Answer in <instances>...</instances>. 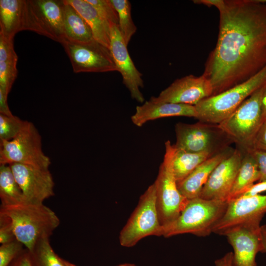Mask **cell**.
<instances>
[{
    "label": "cell",
    "mask_w": 266,
    "mask_h": 266,
    "mask_svg": "<svg viewBox=\"0 0 266 266\" xmlns=\"http://www.w3.org/2000/svg\"><path fill=\"white\" fill-rule=\"evenodd\" d=\"M265 85L253 93L233 114L218 124L242 151L251 147L263 123L262 100Z\"/></svg>",
    "instance_id": "cell-5"
},
{
    "label": "cell",
    "mask_w": 266,
    "mask_h": 266,
    "mask_svg": "<svg viewBox=\"0 0 266 266\" xmlns=\"http://www.w3.org/2000/svg\"><path fill=\"white\" fill-rule=\"evenodd\" d=\"M265 191H266V181H261L256 184H254L239 197L255 196Z\"/></svg>",
    "instance_id": "cell-36"
},
{
    "label": "cell",
    "mask_w": 266,
    "mask_h": 266,
    "mask_svg": "<svg viewBox=\"0 0 266 266\" xmlns=\"http://www.w3.org/2000/svg\"><path fill=\"white\" fill-rule=\"evenodd\" d=\"M12 164L49 168L50 159L44 153L41 137L31 122L26 120L21 132L12 140L0 141V165Z\"/></svg>",
    "instance_id": "cell-6"
},
{
    "label": "cell",
    "mask_w": 266,
    "mask_h": 266,
    "mask_svg": "<svg viewBox=\"0 0 266 266\" xmlns=\"http://www.w3.org/2000/svg\"><path fill=\"white\" fill-rule=\"evenodd\" d=\"M262 2L266 3V0H260Z\"/></svg>",
    "instance_id": "cell-44"
},
{
    "label": "cell",
    "mask_w": 266,
    "mask_h": 266,
    "mask_svg": "<svg viewBox=\"0 0 266 266\" xmlns=\"http://www.w3.org/2000/svg\"><path fill=\"white\" fill-rule=\"evenodd\" d=\"M175 116L197 117L195 105L167 102H154L146 101L142 105L136 107L132 116V122L140 127L148 121Z\"/></svg>",
    "instance_id": "cell-18"
},
{
    "label": "cell",
    "mask_w": 266,
    "mask_h": 266,
    "mask_svg": "<svg viewBox=\"0 0 266 266\" xmlns=\"http://www.w3.org/2000/svg\"><path fill=\"white\" fill-rule=\"evenodd\" d=\"M7 97L5 96L0 92V114L7 116L13 115L8 107Z\"/></svg>",
    "instance_id": "cell-38"
},
{
    "label": "cell",
    "mask_w": 266,
    "mask_h": 266,
    "mask_svg": "<svg viewBox=\"0 0 266 266\" xmlns=\"http://www.w3.org/2000/svg\"><path fill=\"white\" fill-rule=\"evenodd\" d=\"M250 148L260 149L266 151V119L263 122L255 136Z\"/></svg>",
    "instance_id": "cell-34"
},
{
    "label": "cell",
    "mask_w": 266,
    "mask_h": 266,
    "mask_svg": "<svg viewBox=\"0 0 266 266\" xmlns=\"http://www.w3.org/2000/svg\"><path fill=\"white\" fill-rule=\"evenodd\" d=\"M24 246L17 239L1 244L0 247V266H9L23 251Z\"/></svg>",
    "instance_id": "cell-31"
},
{
    "label": "cell",
    "mask_w": 266,
    "mask_h": 266,
    "mask_svg": "<svg viewBox=\"0 0 266 266\" xmlns=\"http://www.w3.org/2000/svg\"><path fill=\"white\" fill-rule=\"evenodd\" d=\"M0 199L2 206L24 201L22 192L8 165H0Z\"/></svg>",
    "instance_id": "cell-25"
},
{
    "label": "cell",
    "mask_w": 266,
    "mask_h": 266,
    "mask_svg": "<svg viewBox=\"0 0 266 266\" xmlns=\"http://www.w3.org/2000/svg\"><path fill=\"white\" fill-rule=\"evenodd\" d=\"M212 94L211 82L204 75H189L176 79L157 97H152L150 100L196 105Z\"/></svg>",
    "instance_id": "cell-14"
},
{
    "label": "cell",
    "mask_w": 266,
    "mask_h": 266,
    "mask_svg": "<svg viewBox=\"0 0 266 266\" xmlns=\"http://www.w3.org/2000/svg\"><path fill=\"white\" fill-rule=\"evenodd\" d=\"M262 112H263V122L266 119V85L265 86L262 95Z\"/></svg>",
    "instance_id": "cell-41"
},
{
    "label": "cell",
    "mask_w": 266,
    "mask_h": 266,
    "mask_svg": "<svg viewBox=\"0 0 266 266\" xmlns=\"http://www.w3.org/2000/svg\"><path fill=\"white\" fill-rule=\"evenodd\" d=\"M64 1V29L66 40L85 42L94 39L92 31L84 18L66 0Z\"/></svg>",
    "instance_id": "cell-23"
},
{
    "label": "cell",
    "mask_w": 266,
    "mask_h": 266,
    "mask_svg": "<svg viewBox=\"0 0 266 266\" xmlns=\"http://www.w3.org/2000/svg\"><path fill=\"white\" fill-rule=\"evenodd\" d=\"M224 0H195L193 2L196 4H201L207 6H215L217 9L222 5Z\"/></svg>",
    "instance_id": "cell-39"
},
{
    "label": "cell",
    "mask_w": 266,
    "mask_h": 266,
    "mask_svg": "<svg viewBox=\"0 0 266 266\" xmlns=\"http://www.w3.org/2000/svg\"><path fill=\"white\" fill-rule=\"evenodd\" d=\"M62 44L75 73L117 71L109 49L95 39L85 42L66 40Z\"/></svg>",
    "instance_id": "cell-11"
},
{
    "label": "cell",
    "mask_w": 266,
    "mask_h": 266,
    "mask_svg": "<svg viewBox=\"0 0 266 266\" xmlns=\"http://www.w3.org/2000/svg\"><path fill=\"white\" fill-rule=\"evenodd\" d=\"M96 9L102 19L111 27L118 25L117 12L110 0H86Z\"/></svg>",
    "instance_id": "cell-30"
},
{
    "label": "cell",
    "mask_w": 266,
    "mask_h": 266,
    "mask_svg": "<svg viewBox=\"0 0 266 266\" xmlns=\"http://www.w3.org/2000/svg\"><path fill=\"white\" fill-rule=\"evenodd\" d=\"M245 151H247L252 155L257 164L260 174L259 181H266V151L254 148Z\"/></svg>",
    "instance_id": "cell-33"
},
{
    "label": "cell",
    "mask_w": 266,
    "mask_h": 266,
    "mask_svg": "<svg viewBox=\"0 0 266 266\" xmlns=\"http://www.w3.org/2000/svg\"><path fill=\"white\" fill-rule=\"evenodd\" d=\"M34 266H67L52 248L49 238L40 241L30 251Z\"/></svg>",
    "instance_id": "cell-26"
},
{
    "label": "cell",
    "mask_w": 266,
    "mask_h": 266,
    "mask_svg": "<svg viewBox=\"0 0 266 266\" xmlns=\"http://www.w3.org/2000/svg\"><path fill=\"white\" fill-rule=\"evenodd\" d=\"M16 239L9 218L0 214V243L1 244Z\"/></svg>",
    "instance_id": "cell-32"
},
{
    "label": "cell",
    "mask_w": 266,
    "mask_h": 266,
    "mask_svg": "<svg viewBox=\"0 0 266 266\" xmlns=\"http://www.w3.org/2000/svg\"><path fill=\"white\" fill-rule=\"evenodd\" d=\"M166 156L171 165L177 183L188 176L212 155L209 153H193L179 149L168 140L165 142Z\"/></svg>",
    "instance_id": "cell-20"
},
{
    "label": "cell",
    "mask_w": 266,
    "mask_h": 266,
    "mask_svg": "<svg viewBox=\"0 0 266 266\" xmlns=\"http://www.w3.org/2000/svg\"><path fill=\"white\" fill-rule=\"evenodd\" d=\"M162 227L156 205V189L153 183L140 196L137 206L121 231L120 245L131 247L145 237L162 236Z\"/></svg>",
    "instance_id": "cell-8"
},
{
    "label": "cell",
    "mask_w": 266,
    "mask_h": 266,
    "mask_svg": "<svg viewBox=\"0 0 266 266\" xmlns=\"http://www.w3.org/2000/svg\"><path fill=\"white\" fill-rule=\"evenodd\" d=\"M18 59L0 62V92L7 97L17 77Z\"/></svg>",
    "instance_id": "cell-29"
},
{
    "label": "cell",
    "mask_w": 266,
    "mask_h": 266,
    "mask_svg": "<svg viewBox=\"0 0 266 266\" xmlns=\"http://www.w3.org/2000/svg\"><path fill=\"white\" fill-rule=\"evenodd\" d=\"M261 249L260 252L266 253V225L260 228Z\"/></svg>",
    "instance_id": "cell-40"
},
{
    "label": "cell",
    "mask_w": 266,
    "mask_h": 266,
    "mask_svg": "<svg viewBox=\"0 0 266 266\" xmlns=\"http://www.w3.org/2000/svg\"><path fill=\"white\" fill-rule=\"evenodd\" d=\"M25 122L14 115L0 114V141L15 138L24 127Z\"/></svg>",
    "instance_id": "cell-28"
},
{
    "label": "cell",
    "mask_w": 266,
    "mask_h": 266,
    "mask_svg": "<svg viewBox=\"0 0 266 266\" xmlns=\"http://www.w3.org/2000/svg\"><path fill=\"white\" fill-rule=\"evenodd\" d=\"M243 152L241 163L227 201L239 197L260 180V172L255 160L247 151Z\"/></svg>",
    "instance_id": "cell-24"
},
{
    "label": "cell",
    "mask_w": 266,
    "mask_h": 266,
    "mask_svg": "<svg viewBox=\"0 0 266 266\" xmlns=\"http://www.w3.org/2000/svg\"><path fill=\"white\" fill-rule=\"evenodd\" d=\"M233 252H229L215 261V266H233Z\"/></svg>",
    "instance_id": "cell-37"
},
{
    "label": "cell",
    "mask_w": 266,
    "mask_h": 266,
    "mask_svg": "<svg viewBox=\"0 0 266 266\" xmlns=\"http://www.w3.org/2000/svg\"><path fill=\"white\" fill-rule=\"evenodd\" d=\"M154 184L158 217L160 224L164 226L179 216L189 200L179 192L170 162L165 156Z\"/></svg>",
    "instance_id": "cell-10"
},
{
    "label": "cell",
    "mask_w": 266,
    "mask_h": 266,
    "mask_svg": "<svg viewBox=\"0 0 266 266\" xmlns=\"http://www.w3.org/2000/svg\"><path fill=\"white\" fill-rule=\"evenodd\" d=\"M175 131L174 145L188 152L215 155L233 143L218 124L200 121L194 124L179 122L175 125Z\"/></svg>",
    "instance_id": "cell-7"
},
{
    "label": "cell",
    "mask_w": 266,
    "mask_h": 266,
    "mask_svg": "<svg viewBox=\"0 0 266 266\" xmlns=\"http://www.w3.org/2000/svg\"><path fill=\"white\" fill-rule=\"evenodd\" d=\"M9 266H34L30 251L26 248L12 262Z\"/></svg>",
    "instance_id": "cell-35"
},
{
    "label": "cell",
    "mask_w": 266,
    "mask_h": 266,
    "mask_svg": "<svg viewBox=\"0 0 266 266\" xmlns=\"http://www.w3.org/2000/svg\"><path fill=\"white\" fill-rule=\"evenodd\" d=\"M0 214L9 218L16 239L29 251L41 240L50 238L60 223L57 214L43 203L24 200L0 206Z\"/></svg>",
    "instance_id": "cell-2"
},
{
    "label": "cell",
    "mask_w": 266,
    "mask_h": 266,
    "mask_svg": "<svg viewBox=\"0 0 266 266\" xmlns=\"http://www.w3.org/2000/svg\"><path fill=\"white\" fill-rule=\"evenodd\" d=\"M23 193L24 200L40 203L54 195V181L49 168L12 164L9 165Z\"/></svg>",
    "instance_id": "cell-13"
},
{
    "label": "cell",
    "mask_w": 266,
    "mask_h": 266,
    "mask_svg": "<svg viewBox=\"0 0 266 266\" xmlns=\"http://www.w3.org/2000/svg\"><path fill=\"white\" fill-rule=\"evenodd\" d=\"M234 149L230 147L211 156L181 182L177 183L180 193L188 200L200 197L202 188L217 165L230 156Z\"/></svg>",
    "instance_id": "cell-19"
},
{
    "label": "cell",
    "mask_w": 266,
    "mask_h": 266,
    "mask_svg": "<svg viewBox=\"0 0 266 266\" xmlns=\"http://www.w3.org/2000/svg\"><path fill=\"white\" fill-rule=\"evenodd\" d=\"M118 15V27L125 43L128 45L136 31V27L131 16V4L128 0H110Z\"/></svg>",
    "instance_id": "cell-27"
},
{
    "label": "cell",
    "mask_w": 266,
    "mask_h": 266,
    "mask_svg": "<svg viewBox=\"0 0 266 266\" xmlns=\"http://www.w3.org/2000/svg\"><path fill=\"white\" fill-rule=\"evenodd\" d=\"M66 263L67 266H76V265H74V264H72V263H70V262H68L67 261H66Z\"/></svg>",
    "instance_id": "cell-43"
},
{
    "label": "cell",
    "mask_w": 266,
    "mask_h": 266,
    "mask_svg": "<svg viewBox=\"0 0 266 266\" xmlns=\"http://www.w3.org/2000/svg\"><path fill=\"white\" fill-rule=\"evenodd\" d=\"M218 9L217 42L202 74L211 82L212 96L247 81L266 66V3L224 0Z\"/></svg>",
    "instance_id": "cell-1"
},
{
    "label": "cell",
    "mask_w": 266,
    "mask_h": 266,
    "mask_svg": "<svg viewBox=\"0 0 266 266\" xmlns=\"http://www.w3.org/2000/svg\"><path fill=\"white\" fill-rule=\"evenodd\" d=\"M226 210L212 233L225 235L231 230L249 223H261L266 213V195L240 197L227 201Z\"/></svg>",
    "instance_id": "cell-12"
},
{
    "label": "cell",
    "mask_w": 266,
    "mask_h": 266,
    "mask_svg": "<svg viewBox=\"0 0 266 266\" xmlns=\"http://www.w3.org/2000/svg\"><path fill=\"white\" fill-rule=\"evenodd\" d=\"M243 152L237 147L214 168L200 192L207 200L227 201L239 169Z\"/></svg>",
    "instance_id": "cell-16"
},
{
    "label": "cell",
    "mask_w": 266,
    "mask_h": 266,
    "mask_svg": "<svg viewBox=\"0 0 266 266\" xmlns=\"http://www.w3.org/2000/svg\"><path fill=\"white\" fill-rule=\"evenodd\" d=\"M116 266H136L133 264L125 263V264H120Z\"/></svg>",
    "instance_id": "cell-42"
},
{
    "label": "cell",
    "mask_w": 266,
    "mask_h": 266,
    "mask_svg": "<svg viewBox=\"0 0 266 266\" xmlns=\"http://www.w3.org/2000/svg\"><path fill=\"white\" fill-rule=\"evenodd\" d=\"M84 18L89 26L93 38L109 49L110 27L86 0H66Z\"/></svg>",
    "instance_id": "cell-22"
},
{
    "label": "cell",
    "mask_w": 266,
    "mask_h": 266,
    "mask_svg": "<svg viewBox=\"0 0 266 266\" xmlns=\"http://www.w3.org/2000/svg\"><path fill=\"white\" fill-rule=\"evenodd\" d=\"M266 84V66L256 75L195 106L199 121L219 124L229 117L253 93Z\"/></svg>",
    "instance_id": "cell-4"
},
{
    "label": "cell",
    "mask_w": 266,
    "mask_h": 266,
    "mask_svg": "<svg viewBox=\"0 0 266 266\" xmlns=\"http://www.w3.org/2000/svg\"><path fill=\"white\" fill-rule=\"evenodd\" d=\"M120 32L118 25L110 27L109 50L117 71L122 76L123 83L129 90L131 97L137 102L144 101L139 89L144 86L142 74L135 67Z\"/></svg>",
    "instance_id": "cell-15"
},
{
    "label": "cell",
    "mask_w": 266,
    "mask_h": 266,
    "mask_svg": "<svg viewBox=\"0 0 266 266\" xmlns=\"http://www.w3.org/2000/svg\"><path fill=\"white\" fill-rule=\"evenodd\" d=\"M25 0H0V34L10 39L24 30Z\"/></svg>",
    "instance_id": "cell-21"
},
{
    "label": "cell",
    "mask_w": 266,
    "mask_h": 266,
    "mask_svg": "<svg viewBox=\"0 0 266 266\" xmlns=\"http://www.w3.org/2000/svg\"><path fill=\"white\" fill-rule=\"evenodd\" d=\"M64 0H25L24 30L33 31L61 44L64 34Z\"/></svg>",
    "instance_id": "cell-9"
},
{
    "label": "cell",
    "mask_w": 266,
    "mask_h": 266,
    "mask_svg": "<svg viewBox=\"0 0 266 266\" xmlns=\"http://www.w3.org/2000/svg\"><path fill=\"white\" fill-rule=\"evenodd\" d=\"M261 226L259 223H246L226 233L233 249V266H258L256 257L260 252Z\"/></svg>",
    "instance_id": "cell-17"
},
{
    "label": "cell",
    "mask_w": 266,
    "mask_h": 266,
    "mask_svg": "<svg viewBox=\"0 0 266 266\" xmlns=\"http://www.w3.org/2000/svg\"><path fill=\"white\" fill-rule=\"evenodd\" d=\"M228 202L219 200H207L200 197L189 200L179 216L162 227V236L169 237L175 235L191 233L206 236L224 215Z\"/></svg>",
    "instance_id": "cell-3"
}]
</instances>
